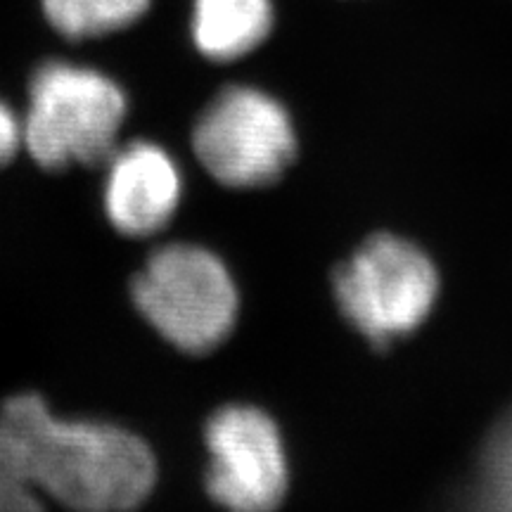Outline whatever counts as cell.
<instances>
[{
  "mask_svg": "<svg viewBox=\"0 0 512 512\" xmlns=\"http://www.w3.org/2000/svg\"><path fill=\"white\" fill-rule=\"evenodd\" d=\"M0 448L43 496L74 512H131L157 479L155 456L143 439L107 422L55 418L38 394L3 403Z\"/></svg>",
  "mask_w": 512,
  "mask_h": 512,
  "instance_id": "obj_1",
  "label": "cell"
},
{
  "mask_svg": "<svg viewBox=\"0 0 512 512\" xmlns=\"http://www.w3.org/2000/svg\"><path fill=\"white\" fill-rule=\"evenodd\" d=\"M126 110L124 91L107 74L72 62H46L29 83L22 145L50 171L100 164L117 147Z\"/></svg>",
  "mask_w": 512,
  "mask_h": 512,
  "instance_id": "obj_2",
  "label": "cell"
},
{
  "mask_svg": "<svg viewBox=\"0 0 512 512\" xmlns=\"http://www.w3.org/2000/svg\"><path fill=\"white\" fill-rule=\"evenodd\" d=\"M133 302L166 342L188 354L219 347L238 318V290L216 254L166 245L133 280Z\"/></svg>",
  "mask_w": 512,
  "mask_h": 512,
  "instance_id": "obj_3",
  "label": "cell"
},
{
  "mask_svg": "<svg viewBox=\"0 0 512 512\" xmlns=\"http://www.w3.org/2000/svg\"><path fill=\"white\" fill-rule=\"evenodd\" d=\"M439 294L432 261L394 235L368 240L335 275L339 309L375 347L411 335Z\"/></svg>",
  "mask_w": 512,
  "mask_h": 512,
  "instance_id": "obj_4",
  "label": "cell"
},
{
  "mask_svg": "<svg viewBox=\"0 0 512 512\" xmlns=\"http://www.w3.org/2000/svg\"><path fill=\"white\" fill-rule=\"evenodd\" d=\"M195 155L230 188H261L283 176L297 155L290 114L252 86H230L211 100L192 133Z\"/></svg>",
  "mask_w": 512,
  "mask_h": 512,
  "instance_id": "obj_5",
  "label": "cell"
},
{
  "mask_svg": "<svg viewBox=\"0 0 512 512\" xmlns=\"http://www.w3.org/2000/svg\"><path fill=\"white\" fill-rule=\"evenodd\" d=\"M207 489L228 512H273L287 491V458L278 427L252 406H226L207 425Z\"/></svg>",
  "mask_w": 512,
  "mask_h": 512,
  "instance_id": "obj_6",
  "label": "cell"
},
{
  "mask_svg": "<svg viewBox=\"0 0 512 512\" xmlns=\"http://www.w3.org/2000/svg\"><path fill=\"white\" fill-rule=\"evenodd\" d=\"M181 171L169 152L155 143L114 147L107 157L105 211L119 233L147 238L174 219L181 202Z\"/></svg>",
  "mask_w": 512,
  "mask_h": 512,
  "instance_id": "obj_7",
  "label": "cell"
},
{
  "mask_svg": "<svg viewBox=\"0 0 512 512\" xmlns=\"http://www.w3.org/2000/svg\"><path fill=\"white\" fill-rule=\"evenodd\" d=\"M273 22L271 0H192V41L216 62L252 53L271 34Z\"/></svg>",
  "mask_w": 512,
  "mask_h": 512,
  "instance_id": "obj_8",
  "label": "cell"
},
{
  "mask_svg": "<svg viewBox=\"0 0 512 512\" xmlns=\"http://www.w3.org/2000/svg\"><path fill=\"white\" fill-rule=\"evenodd\" d=\"M43 12L57 34L69 41L100 38L136 24L150 0H41Z\"/></svg>",
  "mask_w": 512,
  "mask_h": 512,
  "instance_id": "obj_9",
  "label": "cell"
},
{
  "mask_svg": "<svg viewBox=\"0 0 512 512\" xmlns=\"http://www.w3.org/2000/svg\"><path fill=\"white\" fill-rule=\"evenodd\" d=\"M477 491L479 512H512V413L486 444Z\"/></svg>",
  "mask_w": 512,
  "mask_h": 512,
  "instance_id": "obj_10",
  "label": "cell"
},
{
  "mask_svg": "<svg viewBox=\"0 0 512 512\" xmlns=\"http://www.w3.org/2000/svg\"><path fill=\"white\" fill-rule=\"evenodd\" d=\"M0 512H46V496L10 453L0 448Z\"/></svg>",
  "mask_w": 512,
  "mask_h": 512,
  "instance_id": "obj_11",
  "label": "cell"
},
{
  "mask_svg": "<svg viewBox=\"0 0 512 512\" xmlns=\"http://www.w3.org/2000/svg\"><path fill=\"white\" fill-rule=\"evenodd\" d=\"M22 147V119L0 100V166L8 164Z\"/></svg>",
  "mask_w": 512,
  "mask_h": 512,
  "instance_id": "obj_12",
  "label": "cell"
}]
</instances>
